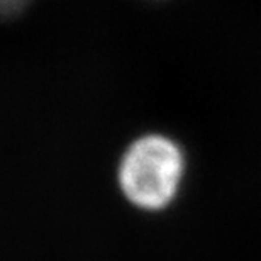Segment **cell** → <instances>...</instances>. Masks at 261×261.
Listing matches in <instances>:
<instances>
[{
    "mask_svg": "<svg viewBox=\"0 0 261 261\" xmlns=\"http://www.w3.org/2000/svg\"><path fill=\"white\" fill-rule=\"evenodd\" d=\"M181 171L184 156L173 141L156 134L143 136L122 156L119 185L133 205L158 211L173 200Z\"/></svg>",
    "mask_w": 261,
    "mask_h": 261,
    "instance_id": "6da1fadb",
    "label": "cell"
},
{
    "mask_svg": "<svg viewBox=\"0 0 261 261\" xmlns=\"http://www.w3.org/2000/svg\"><path fill=\"white\" fill-rule=\"evenodd\" d=\"M29 2L31 0H0V7L5 17H10V15H17Z\"/></svg>",
    "mask_w": 261,
    "mask_h": 261,
    "instance_id": "7a4b0ae2",
    "label": "cell"
}]
</instances>
